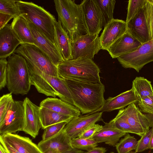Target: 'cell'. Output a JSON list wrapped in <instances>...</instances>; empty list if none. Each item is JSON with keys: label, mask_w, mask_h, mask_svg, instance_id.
<instances>
[{"label": "cell", "mask_w": 153, "mask_h": 153, "mask_svg": "<svg viewBox=\"0 0 153 153\" xmlns=\"http://www.w3.org/2000/svg\"><path fill=\"white\" fill-rule=\"evenodd\" d=\"M137 101L134 90L133 88L123 92L117 96L110 97L105 100L103 106L94 113L98 112H110L121 109L127 105Z\"/></svg>", "instance_id": "obj_20"}, {"label": "cell", "mask_w": 153, "mask_h": 153, "mask_svg": "<svg viewBox=\"0 0 153 153\" xmlns=\"http://www.w3.org/2000/svg\"><path fill=\"white\" fill-rule=\"evenodd\" d=\"M110 153H115L113 152H110Z\"/></svg>", "instance_id": "obj_51"}, {"label": "cell", "mask_w": 153, "mask_h": 153, "mask_svg": "<svg viewBox=\"0 0 153 153\" xmlns=\"http://www.w3.org/2000/svg\"><path fill=\"white\" fill-rule=\"evenodd\" d=\"M100 9L103 18L104 27L113 19V13L116 1L96 0Z\"/></svg>", "instance_id": "obj_29"}, {"label": "cell", "mask_w": 153, "mask_h": 153, "mask_svg": "<svg viewBox=\"0 0 153 153\" xmlns=\"http://www.w3.org/2000/svg\"><path fill=\"white\" fill-rule=\"evenodd\" d=\"M102 126L98 124H93L81 133L78 137L80 138H91L97 132L100 130Z\"/></svg>", "instance_id": "obj_41"}, {"label": "cell", "mask_w": 153, "mask_h": 153, "mask_svg": "<svg viewBox=\"0 0 153 153\" xmlns=\"http://www.w3.org/2000/svg\"><path fill=\"white\" fill-rule=\"evenodd\" d=\"M39 114L42 128L43 129L49 126L58 123H68L73 118L40 107Z\"/></svg>", "instance_id": "obj_27"}, {"label": "cell", "mask_w": 153, "mask_h": 153, "mask_svg": "<svg viewBox=\"0 0 153 153\" xmlns=\"http://www.w3.org/2000/svg\"><path fill=\"white\" fill-rule=\"evenodd\" d=\"M153 131V127L146 132L138 141L137 147L135 150L137 152H141L149 149L150 143Z\"/></svg>", "instance_id": "obj_38"}, {"label": "cell", "mask_w": 153, "mask_h": 153, "mask_svg": "<svg viewBox=\"0 0 153 153\" xmlns=\"http://www.w3.org/2000/svg\"><path fill=\"white\" fill-rule=\"evenodd\" d=\"M145 0H129L128 1L126 23L128 22L144 6Z\"/></svg>", "instance_id": "obj_36"}, {"label": "cell", "mask_w": 153, "mask_h": 153, "mask_svg": "<svg viewBox=\"0 0 153 153\" xmlns=\"http://www.w3.org/2000/svg\"><path fill=\"white\" fill-rule=\"evenodd\" d=\"M153 153V152H152V153Z\"/></svg>", "instance_id": "obj_52"}, {"label": "cell", "mask_w": 153, "mask_h": 153, "mask_svg": "<svg viewBox=\"0 0 153 153\" xmlns=\"http://www.w3.org/2000/svg\"><path fill=\"white\" fill-rule=\"evenodd\" d=\"M43 153H60L57 150L54 149H49Z\"/></svg>", "instance_id": "obj_47"}, {"label": "cell", "mask_w": 153, "mask_h": 153, "mask_svg": "<svg viewBox=\"0 0 153 153\" xmlns=\"http://www.w3.org/2000/svg\"><path fill=\"white\" fill-rule=\"evenodd\" d=\"M104 123V125L91 139L94 140L98 143L104 142L108 145L115 147L120 139L127 133L118 129L112 120L108 123Z\"/></svg>", "instance_id": "obj_21"}, {"label": "cell", "mask_w": 153, "mask_h": 153, "mask_svg": "<svg viewBox=\"0 0 153 153\" xmlns=\"http://www.w3.org/2000/svg\"><path fill=\"white\" fill-rule=\"evenodd\" d=\"M39 107L73 118L81 115V111L75 106L56 97L44 99L40 102Z\"/></svg>", "instance_id": "obj_23"}, {"label": "cell", "mask_w": 153, "mask_h": 153, "mask_svg": "<svg viewBox=\"0 0 153 153\" xmlns=\"http://www.w3.org/2000/svg\"><path fill=\"white\" fill-rule=\"evenodd\" d=\"M132 87L134 89L137 101L153 95L151 82L144 77H136L132 82Z\"/></svg>", "instance_id": "obj_28"}, {"label": "cell", "mask_w": 153, "mask_h": 153, "mask_svg": "<svg viewBox=\"0 0 153 153\" xmlns=\"http://www.w3.org/2000/svg\"><path fill=\"white\" fill-rule=\"evenodd\" d=\"M126 23L127 31L142 44L150 40L143 7Z\"/></svg>", "instance_id": "obj_17"}, {"label": "cell", "mask_w": 153, "mask_h": 153, "mask_svg": "<svg viewBox=\"0 0 153 153\" xmlns=\"http://www.w3.org/2000/svg\"><path fill=\"white\" fill-rule=\"evenodd\" d=\"M0 153H7L5 149L1 144H0Z\"/></svg>", "instance_id": "obj_49"}, {"label": "cell", "mask_w": 153, "mask_h": 153, "mask_svg": "<svg viewBox=\"0 0 153 153\" xmlns=\"http://www.w3.org/2000/svg\"><path fill=\"white\" fill-rule=\"evenodd\" d=\"M0 144L4 147L7 153H19L14 149L1 137Z\"/></svg>", "instance_id": "obj_43"}, {"label": "cell", "mask_w": 153, "mask_h": 153, "mask_svg": "<svg viewBox=\"0 0 153 153\" xmlns=\"http://www.w3.org/2000/svg\"><path fill=\"white\" fill-rule=\"evenodd\" d=\"M142 44L127 30L107 50L113 59L136 51Z\"/></svg>", "instance_id": "obj_18"}, {"label": "cell", "mask_w": 153, "mask_h": 153, "mask_svg": "<svg viewBox=\"0 0 153 153\" xmlns=\"http://www.w3.org/2000/svg\"><path fill=\"white\" fill-rule=\"evenodd\" d=\"M25 125L24 102L14 100L4 119L0 122V135L22 131Z\"/></svg>", "instance_id": "obj_9"}, {"label": "cell", "mask_w": 153, "mask_h": 153, "mask_svg": "<svg viewBox=\"0 0 153 153\" xmlns=\"http://www.w3.org/2000/svg\"><path fill=\"white\" fill-rule=\"evenodd\" d=\"M149 149L153 150V131L150 143Z\"/></svg>", "instance_id": "obj_48"}, {"label": "cell", "mask_w": 153, "mask_h": 153, "mask_svg": "<svg viewBox=\"0 0 153 153\" xmlns=\"http://www.w3.org/2000/svg\"><path fill=\"white\" fill-rule=\"evenodd\" d=\"M14 53L25 58L28 65L49 75L59 76L57 66L45 53L35 45L22 44Z\"/></svg>", "instance_id": "obj_7"}, {"label": "cell", "mask_w": 153, "mask_h": 153, "mask_svg": "<svg viewBox=\"0 0 153 153\" xmlns=\"http://www.w3.org/2000/svg\"><path fill=\"white\" fill-rule=\"evenodd\" d=\"M58 76L64 79L87 82L101 83L100 69L93 60L85 57L72 59L57 66Z\"/></svg>", "instance_id": "obj_2"}, {"label": "cell", "mask_w": 153, "mask_h": 153, "mask_svg": "<svg viewBox=\"0 0 153 153\" xmlns=\"http://www.w3.org/2000/svg\"><path fill=\"white\" fill-rule=\"evenodd\" d=\"M54 38L55 44L65 61L72 59L71 41L59 21H56L55 23Z\"/></svg>", "instance_id": "obj_25"}, {"label": "cell", "mask_w": 153, "mask_h": 153, "mask_svg": "<svg viewBox=\"0 0 153 153\" xmlns=\"http://www.w3.org/2000/svg\"><path fill=\"white\" fill-rule=\"evenodd\" d=\"M0 137L19 153H43L38 145L28 137L12 133Z\"/></svg>", "instance_id": "obj_22"}, {"label": "cell", "mask_w": 153, "mask_h": 153, "mask_svg": "<svg viewBox=\"0 0 153 153\" xmlns=\"http://www.w3.org/2000/svg\"><path fill=\"white\" fill-rule=\"evenodd\" d=\"M22 42L13 30L11 24H7L0 30V59H6L14 53Z\"/></svg>", "instance_id": "obj_19"}, {"label": "cell", "mask_w": 153, "mask_h": 153, "mask_svg": "<svg viewBox=\"0 0 153 153\" xmlns=\"http://www.w3.org/2000/svg\"><path fill=\"white\" fill-rule=\"evenodd\" d=\"M128 153H137L135 151H131Z\"/></svg>", "instance_id": "obj_50"}, {"label": "cell", "mask_w": 153, "mask_h": 153, "mask_svg": "<svg viewBox=\"0 0 153 153\" xmlns=\"http://www.w3.org/2000/svg\"><path fill=\"white\" fill-rule=\"evenodd\" d=\"M126 21L114 19L104 27L99 37L101 49L107 50L108 48L127 30Z\"/></svg>", "instance_id": "obj_15"}, {"label": "cell", "mask_w": 153, "mask_h": 153, "mask_svg": "<svg viewBox=\"0 0 153 153\" xmlns=\"http://www.w3.org/2000/svg\"><path fill=\"white\" fill-rule=\"evenodd\" d=\"M54 2L58 21L71 42L77 36L87 33L81 4H76L74 0H54Z\"/></svg>", "instance_id": "obj_3"}, {"label": "cell", "mask_w": 153, "mask_h": 153, "mask_svg": "<svg viewBox=\"0 0 153 153\" xmlns=\"http://www.w3.org/2000/svg\"><path fill=\"white\" fill-rule=\"evenodd\" d=\"M143 7L151 40L153 39V0H145Z\"/></svg>", "instance_id": "obj_32"}, {"label": "cell", "mask_w": 153, "mask_h": 153, "mask_svg": "<svg viewBox=\"0 0 153 153\" xmlns=\"http://www.w3.org/2000/svg\"><path fill=\"white\" fill-rule=\"evenodd\" d=\"M98 143L92 139L80 138L78 137L71 139V144L73 148L88 151L97 147Z\"/></svg>", "instance_id": "obj_31"}, {"label": "cell", "mask_w": 153, "mask_h": 153, "mask_svg": "<svg viewBox=\"0 0 153 153\" xmlns=\"http://www.w3.org/2000/svg\"><path fill=\"white\" fill-rule=\"evenodd\" d=\"M107 149L103 147H95L85 152V153H105Z\"/></svg>", "instance_id": "obj_44"}, {"label": "cell", "mask_w": 153, "mask_h": 153, "mask_svg": "<svg viewBox=\"0 0 153 153\" xmlns=\"http://www.w3.org/2000/svg\"><path fill=\"white\" fill-rule=\"evenodd\" d=\"M102 113L98 112L73 117L63 130L71 139L77 137L84 130L97 122L103 121Z\"/></svg>", "instance_id": "obj_13"}, {"label": "cell", "mask_w": 153, "mask_h": 153, "mask_svg": "<svg viewBox=\"0 0 153 153\" xmlns=\"http://www.w3.org/2000/svg\"><path fill=\"white\" fill-rule=\"evenodd\" d=\"M28 66L31 85H33L39 92L48 96L55 97L57 96L62 101L74 105L64 79L49 75L36 68Z\"/></svg>", "instance_id": "obj_5"}, {"label": "cell", "mask_w": 153, "mask_h": 153, "mask_svg": "<svg viewBox=\"0 0 153 153\" xmlns=\"http://www.w3.org/2000/svg\"><path fill=\"white\" fill-rule=\"evenodd\" d=\"M17 0H0V12L10 14L14 17L19 16L16 4Z\"/></svg>", "instance_id": "obj_33"}, {"label": "cell", "mask_w": 153, "mask_h": 153, "mask_svg": "<svg viewBox=\"0 0 153 153\" xmlns=\"http://www.w3.org/2000/svg\"><path fill=\"white\" fill-rule=\"evenodd\" d=\"M67 123L66 122L59 123L46 128L42 136V140H46L59 134L62 131Z\"/></svg>", "instance_id": "obj_34"}, {"label": "cell", "mask_w": 153, "mask_h": 153, "mask_svg": "<svg viewBox=\"0 0 153 153\" xmlns=\"http://www.w3.org/2000/svg\"><path fill=\"white\" fill-rule=\"evenodd\" d=\"M14 17L12 15L0 12V30L4 27L10 20Z\"/></svg>", "instance_id": "obj_42"}, {"label": "cell", "mask_w": 153, "mask_h": 153, "mask_svg": "<svg viewBox=\"0 0 153 153\" xmlns=\"http://www.w3.org/2000/svg\"><path fill=\"white\" fill-rule=\"evenodd\" d=\"M144 115L149 122L150 127H153V114H146Z\"/></svg>", "instance_id": "obj_45"}, {"label": "cell", "mask_w": 153, "mask_h": 153, "mask_svg": "<svg viewBox=\"0 0 153 153\" xmlns=\"http://www.w3.org/2000/svg\"><path fill=\"white\" fill-rule=\"evenodd\" d=\"M71 94L74 105L82 114L93 113L104 105L105 85L64 79Z\"/></svg>", "instance_id": "obj_1"}, {"label": "cell", "mask_w": 153, "mask_h": 153, "mask_svg": "<svg viewBox=\"0 0 153 153\" xmlns=\"http://www.w3.org/2000/svg\"><path fill=\"white\" fill-rule=\"evenodd\" d=\"M6 59H0V90L5 87L7 84V65Z\"/></svg>", "instance_id": "obj_40"}, {"label": "cell", "mask_w": 153, "mask_h": 153, "mask_svg": "<svg viewBox=\"0 0 153 153\" xmlns=\"http://www.w3.org/2000/svg\"><path fill=\"white\" fill-rule=\"evenodd\" d=\"M13 19L11 24L12 29L23 44H34L33 35L28 22L20 16Z\"/></svg>", "instance_id": "obj_26"}, {"label": "cell", "mask_w": 153, "mask_h": 153, "mask_svg": "<svg viewBox=\"0 0 153 153\" xmlns=\"http://www.w3.org/2000/svg\"><path fill=\"white\" fill-rule=\"evenodd\" d=\"M81 4L87 33L98 35L104 27L102 14L96 0H83Z\"/></svg>", "instance_id": "obj_11"}, {"label": "cell", "mask_w": 153, "mask_h": 153, "mask_svg": "<svg viewBox=\"0 0 153 153\" xmlns=\"http://www.w3.org/2000/svg\"><path fill=\"white\" fill-rule=\"evenodd\" d=\"M14 101L12 94H4L0 98V122L5 117L12 102Z\"/></svg>", "instance_id": "obj_35"}, {"label": "cell", "mask_w": 153, "mask_h": 153, "mask_svg": "<svg viewBox=\"0 0 153 153\" xmlns=\"http://www.w3.org/2000/svg\"><path fill=\"white\" fill-rule=\"evenodd\" d=\"M138 141L134 136L127 133L115 146L117 153H128L136 149Z\"/></svg>", "instance_id": "obj_30"}, {"label": "cell", "mask_w": 153, "mask_h": 153, "mask_svg": "<svg viewBox=\"0 0 153 153\" xmlns=\"http://www.w3.org/2000/svg\"><path fill=\"white\" fill-rule=\"evenodd\" d=\"M28 64L22 56L13 53L8 57L6 85L12 94H27L31 85Z\"/></svg>", "instance_id": "obj_4"}, {"label": "cell", "mask_w": 153, "mask_h": 153, "mask_svg": "<svg viewBox=\"0 0 153 153\" xmlns=\"http://www.w3.org/2000/svg\"><path fill=\"white\" fill-rule=\"evenodd\" d=\"M72 59L85 57L93 60L101 50L98 35L87 33L79 36L71 42Z\"/></svg>", "instance_id": "obj_10"}, {"label": "cell", "mask_w": 153, "mask_h": 153, "mask_svg": "<svg viewBox=\"0 0 153 153\" xmlns=\"http://www.w3.org/2000/svg\"><path fill=\"white\" fill-rule=\"evenodd\" d=\"M85 152L82 150L72 148L63 153H85Z\"/></svg>", "instance_id": "obj_46"}, {"label": "cell", "mask_w": 153, "mask_h": 153, "mask_svg": "<svg viewBox=\"0 0 153 153\" xmlns=\"http://www.w3.org/2000/svg\"><path fill=\"white\" fill-rule=\"evenodd\" d=\"M115 126L119 130L125 133H132L141 137L140 133L134 129L126 120L116 115L112 119Z\"/></svg>", "instance_id": "obj_37"}, {"label": "cell", "mask_w": 153, "mask_h": 153, "mask_svg": "<svg viewBox=\"0 0 153 153\" xmlns=\"http://www.w3.org/2000/svg\"><path fill=\"white\" fill-rule=\"evenodd\" d=\"M117 115L127 122L140 133L141 137L149 130L148 120L135 103L120 110Z\"/></svg>", "instance_id": "obj_14"}, {"label": "cell", "mask_w": 153, "mask_h": 153, "mask_svg": "<svg viewBox=\"0 0 153 153\" xmlns=\"http://www.w3.org/2000/svg\"><path fill=\"white\" fill-rule=\"evenodd\" d=\"M117 59L124 68H133L139 72L144 66L153 62V39L142 44L136 51Z\"/></svg>", "instance_id": "obj_8"}, {"label": "cell", "mask_w": 153, "mask_h": 153, "mask_svg": "<svg viewBox=\"0 0 153 153\" xmlns=\"http://www.w3.org/2000/svg\"><path fill=\"white\" fill-rule=\"evenodd\" d=\"M71 139L63 129L56 136L45 141L41 140L37 145L43 153L49 149L63 153L73 148L71 144Z\"/></svg>", "instance_id": "obj_24"}, {"label": "cell", "mask_w": 153, "mask_h": 153, "mask_svg": "<svg viewBox=\"0 0 153 153\" xmlns=\"http://www.w3.org/2000/svg\"><path fill=\"white\" fill-rule=\"evenodd\" d=\"M140 111L146 114H153V95L137 101Z\"/></svg>", "instance_id": "obj_39"}, {"label": "cell", "mask_w": 153, "mask_h": 153, "mask_svg": "<svg viewBox=\"0 0 153 153\" xmlns=\"http://www.w3.org/2000/svg\"><path fill=\"white\" fill-rule=\"evenodd\" d=\"M32 32L34 45L45 53L56 65L65 61L58 48L36 26L28 22Z\"/></svg>", "instance_id": "obj_12"}, {"label": "cell", "mask_w": 153, "mask_h": 153, "mask_svg": "<svg viewBox=\"0 0 153 153\" xmlns=\"http://www.w3.org/2000/svg\"><path fill=\"white\" fill-rule=\"evenodd\" d=\"M25 125L22 131L35 138L38 135L42 124L40 119V107L33 103L27 97L23 100Z\"/></svg>", "instance_id": "obj_16"}, {"label": "cell", "mask_w": 153, "mask_h": 153, "mask_svg": "<svg viewBox=\"0 0 153 153\" xmlns=\"http://www.w3.org/2000/svg\"><path fill=\"white\" fill-rule=\"evenodd\" d=\"M16 4L19 16L35 25L55 44L54 27L56 20L55 16L43 7L32 2L17 0Z\"/></svg>", "instance_id": "obj_6"}]
</instances>
